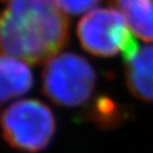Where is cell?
Wrapping results in <instances>:
<instances>
[{
  "mask_svg": "<svg viewBox=\"0 0 153 153\" xmlns=\"http://www.w3.org/2000/svg\"><path fill=\"white\" fill-rule=\"evenodd\" d=\"M0 55L30 65L58 55L68 40V21L55 0H2Z\"/></svg>",
  "mask_w": 153,
  "mask_h": 153,
  "instance_id": "obj_1",
  "label": "cell"
},
{
  "mask_svg": "<svg viewBox=\"0 0 153 153\" xmlns=\"http://www.w3.org/2000/svg\"><path fill=\"white\" fill-rule=\"evenodd\" d=\"M4 140L21 153H39L49 145L56 131L52 111L35 99L18 100L0 114Z\"/></svg>",
  "mask_w": 153,
  "mask_h": 153,
  "instance_id": "obj_2",
  "label": "cell"
},
{
  "mask_svg": "<svg viewBox=\"0 0 153 153\" xmlns=\"http://www.w3.org/2000/svg\"><path fill=\"white\" fill-rule=\"evenodd\" d=\"M95 84V71L82 56L64 52L45 61L42 91L57 105L66 108L82 105L91 98Z\"/></svg>",
  "mask_w": 153,
  "mask_h": 153,
  "instance_id": "obj_3",
  "label": "cell"
},
{
  "mask_svg": "<svg viewBox=\"0 0 153 153\" xmlns=\"http://www.w3.org/2000/svg\"><path fill=\"white\" fill-rule=\"evenodd\" d=\"M77 36L85 51L99 57L121 52L124 58L138 48L125 17L115 8H100L88 13L77 25Z\"/></svg>",
  "mask_w": 153,
  "mask_h": 153,
  "instance_id": "obj_4",
  "label": "cell"
},
{
  "mask_svg": "<svg viewBox=\"0 0 153 153\" xmlns=\"http://www.w3.org/2000/svg\"><path fill=\"white\" fill-rule=\"evenodd\" d=\"M125 59V76L131 93L153 102V45L137 48Z\"/></svg>",
  "mask_w": 153,
  "mask_h": 153,
  "instance_id": "obj_5",
  "label": "cell"
},
{
  "mask_svg": "<svg viewBox=\"0 0 153 153\" xmlns=\"http://www.w3.org/2000/svg\"><path fill=\"white\" fill-rule=\"evenodd\" d=\"M32 85V71L24 61L0 55V104L27 93Z\"/></svg>",
  "mask_w": 153,
  "mask_h": 153,
  "instance_id": "obj_6",
  "label": "cell"
},
{
  "mask_svg": "<svg viewBox=\"0 0 153 153\" xmlns=\"http://www.w3.org/2000/svg\"><path fill=\"white\" fill-rule=\"evenodd\" d=\"M125 17L134 34L153 41V0H111Z\"/></svg>",
  "mask_w": 153,
  "mask_h": 153,
  "instance_id": "obj_7",
  "label": "cell"
},
{
  "mask_svg": "<svg viewBox=\"0 0 153 153\" xmlns=\"http://www.w3.org/2000/svg\"><path fill=\"white\" fill-rule=\"evenodd\" d=\"M100 0H55L56 5L62 13L77 15L91 9Z\"/></svg>",
  "mask_w": 153,
  "mask_h": 153,
  "instance_id": "obj_8",
  "label": "cell"
}]
</instances>
